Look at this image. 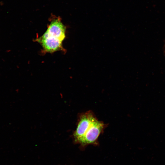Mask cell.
<instances>
[{"label": "cell", "instance_id": "obj_2", "mask_svg": "<svg viewBox=\"0 0 165 165\" xmlns=\"http://www.w3.org/2000/svg\"><path fill=\"white\" fill-rule=\"evenodd\" d=\"M97 119L93 112L91 111L80 116L76 128L73 135L75 142H77L83 137Z\"/></svg>", "mask_w": 165, "mask_h": 165}, {"label": "cell", "instance_id": "obj_1", "mask_svg": "<svg viewBox=\"0 0 165 165\" xmlns=\"http://www.w3.org/2000/svg\"><path fill=\"white\" fill-rule=\"evenodd\" d=\"M106 126L103 122L97 119L77 143L83 145L96 143Z\"/></svg>", "mask_w": 165, "mask_h": 165}, {"label": "cell", "instance_id": "obj_4", "mask_svg": "<svg viewBox=\"0 0 165 165\" xmlns=\"http://www.w3.org/2000/svg\"><path fill=\"white\" fill-rule=\"evenodd\" d=\"M46 52L52 53L62 50V42L59 41L44 38L41 36L36 39Z\"/></svg>", "mask_w": 165, "mask_h": 165}, {"label": "cell", "instance_id": "obj_3", "mask_svg": "<svg viewBox=\"0 0 165 165\" xmlns=\"http://www.w3.org/2000/svg\"><path fill=\"white\" fill-rule=\"evenodd\" d=\"M65 31V27L60 20L57 19L51 22L46 31L41 36L63 42L66 37Z\"/></svg>", "mask_w": 165, "mask_h": 165}]
</instances>
